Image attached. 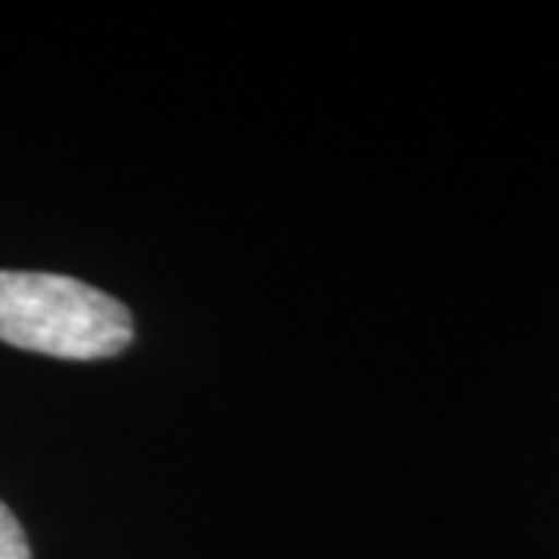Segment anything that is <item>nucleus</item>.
I'll list each match as a JSON object with an SVG mask.
<instances>
[{
    "mask_svg": "<svg viewBox=\"0 0 559 559\" xmlns=\"http://www.w3.org/2000/svg\"><path fill=\"white\" fill-rule=\"evenodd\" d=\"M0 342L62 360H103L134 342L119 299L62 274L0 271Z\"/></svg>",
    "mask_w": 559,
    "mask_h": 559,
    "instance_id": "nucleus-1",
    "label": "nucleus"
},
{
    "mask_svg": "<svg viewBox=\"0 0 559 559\" xmlns=\"http://www.w3.org/2000/svg\"><path fill=\"white\" fill-rule=\"evenodd\" d=\"M0 559H32L25 532L7 503H0Z\"/></svg>",
    "mask_w": 559,
    "mask_h": 559,
    "instance_id": "nucleus-2",
    "label": "nucleus"
}]
</instances>
